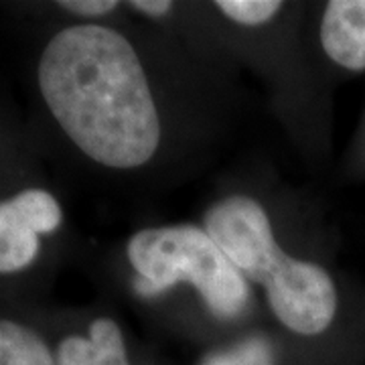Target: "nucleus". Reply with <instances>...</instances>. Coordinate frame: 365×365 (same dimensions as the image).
Listing matches in <instances>:
<instances>
[{
    "instance_id": "f257e3e1",
    "label": "nucleus",
    "mask_w": 365,
    "mask_h": 365,
    "mask_svg": "<svg viewBox=\"0 0 365 365\" xmlns=\"http://www.w3.org/2000/svg\"><path fill=\"white\" fill-rule=\"evenodd\" d=\"M39 88L83 155L112 169L148 163L160 120L143 63L120 33L76 25L55 35L39 61Z\"/></svg>"
},
{
    "instance_id": "f03ea898",
    "label": "nucleus",
    "mask_w": 365,
    "mask_h": 365,
    "mask_svg": "<svg viewBox=\"0 0 365 365\" xmlns=\"http://www.w3.org/2000/svg\"><path fill=\"white\" fill-rule=\"evenodd\" d=\"M205 232L246 280L264 284L274 317L287 329L300 335L329 329L337 313L331 276L282 252L260 203L248 197L223 199L209 209Z\"/></svg>"
},
{
    "instance_id": "7ed1b4c3",
    "label": "nucleus",
    "mask_w": 365,
    "mask_h": 365,
    "mask_svg": "<svg viewBox=\"0 0 365 365\" xmlns=\"http://www.w3.org/2000/svg\"><path fill=\"white\" fill-rule=\"evenodd\" d=\"M128 260L138 274L134 290L144 299L189 282L220 319H237L248 307V280L211 235L195 225L153 227L134 234L128 242Z\"/></svg>"
},
{
    "instance_id": "20e7f679",
    "label": "nucleus",
    "mask_w": 365,
    "mask_h": 365,
    "mask_svg": "<svg viewBox=\"0 0 365 365\" xmlns=\"http://www.w3.org/2000/svg\"><path fill=\"white\" fill-rule=\"evenodd\" d=\"M321 43L337 66L365 69V0H331L321 23Z\"/></svg>"
},
{
    "instance_id": "39448f33",
    "label": "nucleus",
    "mask_w": 365,
    "mask_h": 365,
    "mask_svg": "<svg viewBox=\"0 0 365 365\" xmlns=\"http://www.w3.org/2000/svg\"><path fill=\"white\" fill-rule=\"evenodd\" d=\"M59 365H130L120 327L112 319H96L90 337H67L59 345Z\"/></svg>"
},
{
    "instance_id": "423d86ee",
    "label": "nucleus",
    "mask_w": 365,
    "mask_h": 365,
    "mask_svg": "<svg viewBox=\"0 0 365 365\" xmlns=\"http://www.w3.org/2000/svg\"><path fill=\"white\" fill-rule=\"evenodd\" d=\"M39 235L19 217L11 199L0 203V274L19 272L37 258Z\"/></svg>"
},
{
    "instance_id": "0eeeda50",
    "label": "nucleus",
    "mask_w": 365,
    "mask_h": 365,
    "mask_svg": "<svg viewBox=\"0 0 365 365\" xmlns=\"http://www.w3.org/2000/svg\"><path fill=\"white\" fill-rule=\"evenodd\" d=\"M0 365H55V361L35 331L13 321H0Z\"/></svg>"
},
{
    "instance_id": "6e6552de",
    "label": "nucleus",
    "mask_w": 365,
    "mask_h": 365,
    "mask_svg": "<svg viewBox=\"0 0 365 365\" xmlns=\"http://www.w3.org/2000/svg\"><path fill=\"white\" fill-rule=\"evenodd\" d=\"M19 217L33 234H51L61 223V207L57 199L43 189H26L11 199Z\"/></svg>"
},
{
    "instance_id": "1a4fd4ad",
    "label": "nucleus",
    "mask_w": 365,
    "mask_h": 365,
    "mask_svg": "<svg viewBox=\"0 0 365 365\" xmlns=\"http://www.w3.org/2000/svg\"><path fill=\"white\" fill-rule=\"evenodd\" d=\"M201 365H274V349L264 337H250L209 355Z\"/></svg>"
},
{
    "instance_id": "9d476101",
    "label": "nucleus",
    "mask_w": 365,
    "mask_h": 365,
    "mask_svg": "<svg viewBox=\"0 0 365 365\" xmlns=\"http://www.w3.org/2000/svg\"><path fill=\"white\" fill-rule=\"evenodd\" d=\"M215 6L237 25L258 26L272 21L282 9L278 0H220Z\"/></svg>"
},
{
    "instance_id": "9b49d317",
    "label": "nucleus",
    "mask_w": 365,
    "mask_h": 365,
    "mask_svg": "<svg viewBox=\"0 0 365 365\" xmlns=\"http://www.w3.org/2000/svg\"><path fill=\"white\" fill-rule=\"evenodd\" d=\"M69 13L81 14V16H102L112 13L118 6L116 0H63L59 2Z\"/></svg>"
},
{
    "instance_id": "f8f14e48",
    "label": "nucleus",
    "mask_w": 365,
    "mask_h": 365,
    "mask_svg": "<svg viewBox=\"0 0 365 365\" xmlns=\"http://www.w3.org/2000/svg\"><path fill=\"white\" fill-rule=\"evenodd\" d=\"M132 9L140 11V13L148 14V16H165L170 13L173 2L169 0H134L130 2Z\"/></svg>"
}]
</instances>
